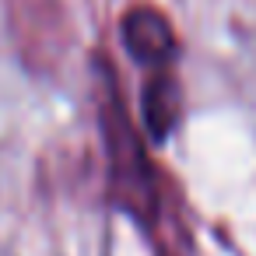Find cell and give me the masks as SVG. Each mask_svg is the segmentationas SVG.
Masks as SVG:
<instances>
[{
    "mask_svg": "<svg viewBox=\"0 0 256 256\" xmlns=\"http://www.w3.org/2000/svg\"><path fill=\"white\" fill-rule=\"evenodd\" d=\"M95 78H98V112H102V134H106V154H109V196L116 207L130 210L151 238H162V179L154 165L144 154V144L130 123V112L120 98V81L112 64L95 56Z\"/></svg>",
    "mask_w": 256,
    "mask_h": 256,
    "instance_id": "1",
    "label": "cell"
},
{
    "mask_svg": "<svg viewBox=\"0 0 256 256\" xmlns=\"http://www.w3.org/2000/svg\"><path fill=\"white\" fill-rule=\"evenodd\" d=\"M120 39L126 46V53L144 67H172L179 56V36L168 22V14H162L151 4H137L123 14L120 22Z\"/></svg>",
    "mask_w": 256,
    "mask_h": 256,
    "instance_id": "2",
    "label": "cell"
},
{
    "mask_svg": "<svg viewBox=\"0 0 256 256\" xmlns=\"http://www.w3.org/2000/svg\"><path fill=\"white\" fill-rule=\"evenodd\" d=\"M182 116V88L172 67H151L140 88V120L151 134V140L172 137L176 123Z\"/></svg>",
    "mask_w": 256,
    "mask_h": 256,
    "instance_id": "3",
    "label": "cell"
}]
</instances>
